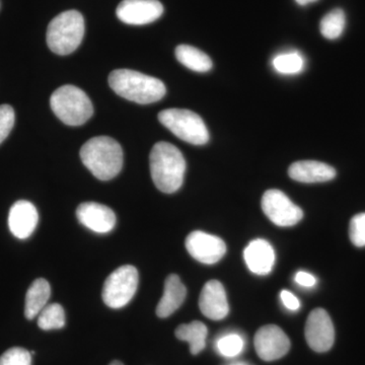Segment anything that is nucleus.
Masks as SVG:
<instances>
[{"instance_id": "a878e982", "label": "nucleus", "mask_w": 365, "mask_h": 365, "mask_svg": "<svg viewBox=\"0 0 365 365\" xmlns=\"http://www.w3.org/2000/svg\"><path fill=\"white\" fill-rule=\"evenodd\" d=\"M218 351L223 356L234 357L239 355L244 348V341L241 336L230 334L225 336L217 343Z\"/></svg>"}, {"instance_id": "423d86ee", "label": "nucleus", "mask_w": 365, "mask_h": 365, "mask_svg": "<svg viewBox=\"0 0 365 365\" xmlns=\"http://www.w3.org/2000/svg\"><path fill=\"white\" fill-rule=\"evenodd\" d=\"M158 120L178 138L186 143L203 145L209 141L208 129L202 118L190 110H163L158 114Z\"/></svg>"}, {"instance_id": "2f4dec72", "label": "nucleus", "mask_w": 365, "mask_h": 365, "mask_svg": "<svg viewBox=\"0 0 365 365\" xmlns=\"http://www.w3.org/2000/svg\"><path fill=\"white\" fill-rule=\"evenodd\" d=\"M109 365H124L121 361H118V360H115V361L111 362Z\"/></svg>"}, {"instance_id": "b1692460", "label": "nucleus", "mask_w": 365, "mask_h": 365, "mask_svg": "<svg viewBox=\"0 0 365 365\" xmlns=\"http://www.w3.org/2000/svg\"><path fill=\"white\" fill-rule=\"evenodd\" d=\"M272 66L278 73L292 76L302 71L304 67V59L299 52H284L274 57Z\"/></svg>"}, {"instance_id": "412c9836", "label": "nucleus", "mask_w": 365, "mask_h": 365, "mask_svg": "<svg viewBox=\"0 0 365 365\" xmlns=\"http://www.w3.org/2000/svg\"><path fill=\"white\" fill-rule=\"evenodd\" d=\"M178 61L190 71L207 72L212 68V60L206 53L189 45H180L176 48Z\"/></svg>"}, {"instance_id": "a211bd4d", "label": "nucleus", "mask_w": 365, "mask_h": 365, "mask_svg": "<svg viewBox=\"0 0 365 365\" xmlns=\"http://www.w3.org/2000/svg\"><path fill=\"white\" fill-rule=\"evenodd\" d=\"M187 289L179 276L170 274L165 281L163 295L157 307L158 318H168L182 306L186 299Z\"/></svg>"}, {"instance_id": "f8f14e48", "label": "nucleus", "mask_w": 365, "mask_h": 365, "mask_svg": "<svg viewBox=\"0 0 365 365\" xmlns=\"http://www.w3.org/2000/svg\"><path fill=\"white\" fill-rule=\"evenodd\" d=\"M163 6L158 0H123L116 9L118 19L127 25L143 26L158 20Z\"/></svg>"}, {"instance_id": "5701e85b", "label": "nucleus", "mask_w": 365, "mask_h": 365, "mask_svg": "<svg viewBox=\"0 0 365 365\" xmlns=\"http://www.w3.org/2000/svg\"><path fill=\"white\" fill-rule=\"evenodd\" d=\"M38 326L44 331L58 330L66 326V312L59 304L46 306L38 314Z\"/></svg>"}, {"instance_id": "f03ea898", "label": "nucleus", "mask_w": 365, "mask_h": 365, "mask_svg": "<svg viewBox=\"0 0 365 365\" xmlns=\"http://www.w3.org/2000/svg\"><path fill=\"white\" fill-rule=\"evenodd\" d=\"M79 155L91 174L102 181L114 179L123 167L121 145L109 136L93 137L83 144Z\"/></svg>"}, {"instance_id": "1a4fd4ad", "label": "nucleus", "mask_w": 365, "mask_h": 365, "mask_svg": "<svg viewBox=\"0 0 365 365\" xmlns=\"http://www.w3.org/2000/svg\"><path fill=\"white\" fill-rule=\"evenodd\" d=\"M306 339L309 347L316 352H327L332 348L335 329L325 309H314L307 317Z\"/></svg>"}, {"instance_id": "aec40b11", "label": "nucleus", "mask_w": 365, "mask_h": 365, "mask_svg": "<svg viewBox=\"0 0 365 365\" xmlns=\"http://www.w3.org/2000/svg\"><path fill=\"white\" fill-rule=\"evenodd\" d=\"M207 333V327L201 322L194 321L178 327L175 334L178 339L188 342L190 351L192 354L197 355L205 348Z\"/></svg>"}, {"instance_id": "20e7f679", "label": "nucleus", "mask_w": 365, "mask_h": 365, "mask_svg": "<svg viewBox=\"0 0 365 365\" xmlns=\"http://www.w3.org/2000/svg\"><path fill=\"white\" fill-rule=\"evenodd\" d=\"M85 36V20L78 11H67L55 16L47 29L48 47L58 55H68L78 49Z\"/></svg>"}, {"instance_id": "6ab92c4d", "label": "nucleus", "mask_w": 365, "mask_h": 365, "mask_svg": "<svg viewBox=\"0 0 365 365\" xmlns=\"http://www.w3.org/2000/svg\"><path fill=\"white\" fill-rule=\"evenodd\" d=\"M51 294L49 282L44 278L34 281L29 287L26 295L25 316L28 319H35L43 309L47 306Z\"/></svg>"}, {"instance_id": "c85d7f7f", "label": "nucleus", "mask_w": 365, "mask_h": 365, "mask_svg": "<svg viewBox=\"0 0 365 365\" xmlns=\"http://www.w3.org/2000/svg\"><path fill=\"white\" fill-rule=\"evenodd\" d=\"M280 297L283 304H284L288 309H290V311H297V309H299V300L295 295L292 294V292H287V290H282Z\"/></svg>"}, {"instance_id": "9b49d317", "label": "nucleus", "mask_w": 365, "mask_h": 365, "mask_svg": "<svg viewBox=\"0 0 365 365\" xmlns=\"http://www.w3.org/2000/svg\"><path fill=\"white\" fill-rule=\"evenodd\" d=\"M185 245L187 251L195 260L207 265L217 263L227 253L225 242L220 237L200 230L191 232L187 237Z\"/></svg>"}, {"instance_id": "7c9ffc66", "label": "nucleus", "mask_w": 365, "mask_h": 365, "mask_svg": "<svg viewBox=\"0 0 365 365\" xmlns=\"http://www.w3.org/2000/svg\"><path fill=\"white\" fill-rule=\"evenodd\" d=\"M317 1H319V0H295V2L302 6H307V4H314V2Z\"/></svg>"}, {"instance_id": "c756f323", "label": "nucleus", "mask_w": 365, "mask_h": 365, "mask_svg": "<svg viewBox=\"0 0 365 365\" xmlns=\"http://www.w3.org/2000/svg\"><path fill=\"white\" fill-rule=\"evenodd\" d=\"M295 281L304 287H313L316 285L317 279L312 274L299 271L295 275Z\"/></svg>"}, {"instance_id": "2eb2a0df", "label": "nucleus", "mask_w": 365, "mask_h": 365, "mask_svg": "<svg viewBox=\"0 0 365 365\" xmlns=\"http://www.w3.org/2000/svg\"><path fill=\"white\" fill-rule=\"evenodd\" d=\"M38 222L39 215L33 203L20 200L11 206L9 215V227L14 237L21 240L28 239L37 227Z\"/></svg>"}, {"instance_id": "4be33fe9", "label": "nucleus", "mask_w": 365, "mask_h": 365, "mask_svg": "<svg viewBox=\"0 0 365 365\" xmlns=\"http://www.w3.org/2000/svg\"><path fill=\"white\" fill-rule=\"evenodd\" d=\"M345 25L344 11L341 9H335L322 19L319 30L326 39L336 40L344 32Z\"/></svg>"}, {"instance_id": "ddd939ff", "label": "nucleus", "mask_w": 365, "mask_h": 365, "mask_svg": "<svg viewBox=\"0 0 365 365\" xmlns=\"http://www.w3.org/2000/svg\"><path fill=\"white\" fill-rule=\"evenodd\" d=\"M76 217L81 225L98 234H108L116 225L114 211L100 203H81L76 209Z\"/></svg>"}, {"instance_id": "bb28decb", "label": "nucleus", "mask_w": 365, "mask_h": 365, "mask_svg": "<svg viewBox=\"0 0 365 365\" xmlns=\"http://www.w3.org/2000/svg\"><path fill=\"white\" fill-rule=\"evenodd\" d=\"M349 237L354 246L365 247V212L353 216L349 225Z\"/></svg>"}, {"instance_id": "f257e3e1", "label": "nucleus", "mask_w": 365, "mask_h": 365, "mask_svg": "<svg viewBox=\"0 0 365 365\" xmlns=\"http://www.w3.org/2000/svg\"><path fill=\"white\" fill-rule=\"evenodd\" d=\"M150 174L157 188L172 194L181 188L186 173V160L181 151L169 143L155 144L150 155Z\"/></svg>"}, {"instance_id": "393cba45", "label": "nucleus", "mask_w": 365, "mask_h": 365, "mask_svg": "<svg viewBox=\"0 0 365 365\" xmlns=\"http://www.w3.org/2000/svg\"><path fill=\"white\" fill-rule=\"evenodd\" d=\"M0 365H32V354L25 348H11L0 356Z\"/></svg>"}, {"instance_id": "cd10ccee", "label": "nucleus", "mask_w": 365, "mask_h": 365, "mask_svg": "<svg viewBox=\"0 0 365 365\" xmlns=\"http://www.w3.org/2000/svg\"><path fill=\"white\" fill-rule=\"evenodd\" d=\"M14 110L9 105L0 106V144L6 140L14 126Z\"/></svg>"}, {"instance_id": "9d476101", "label": "nucleus", "mask_w": 365, "mask_h": 365, "mask_svg": "<svg viewBox=\"0 0 365 365\" xmlns=\"http://www.w3.org/2000/svg\"><path fill=\"white\" fill-rule=\"evenodd\" d=\"M254 343L257 354L265 361L279 359L290 349L289 338L275 325H266L259 329L255 335Z\"/></svg>"}, {"instance_id": "39448f33", "label": "nucleus", "mask_w": 365, "mask_h": 365, "mask_svg": "<svg viewBox=\"0 0 365 365\" xmlns=\"http://www.w3.org/2000/svg\"><path fill=\"white\" fill-rule=\"evenodd\" d=\"M53 113L60 121L68 126H81L91 119L93 107L88 96L74 86L57 88L50 98Z\"/></svg>"}, {"instance_id": "dca6fc26", "label": "nucleus", "mask_w": 365, "mask_h": 365, "mask_svg": "<svg viewBox=\"0 0 365 365\" xmlns=\"http://www.w3.org/2000/svg\"><path fill=\"white\" fill-rule=\"evenodd\" d=\"M244 258L250 270L258 275H266L275 264L272 246L265 240H255L245 249Z\"/></svg>"}, {"instance_id": "6e6552de", "label": "nucleus", "mask_w": 365, "mask_h": 365, "mask_svg": "<svg viewBox=\"0 0 365 365\" xmlns=\"http://www.w3.org/2000/svg\"><path fill=\"white\" fill-rule=\"evenodd\" d=\"M261 205L266 216L278 227H294L304 217L302 208L279 190L266 191L262 197Z\"/></svg>"}, {"instance_id": "0eeeda50", "label": "nucleus", "mask_w": 365, "mask_h": 365, "mask_svg": "<svg viewBox=\"0 0 365 365\" xmlns=\"http://www.w3.org/2000/svg\"><path fill=\"white\" fill-rule=\"evenodd\" d=\"M138 271L131 265L121 266L110 274L103 287V300L111 309H121L131 302L138 288Z\"/></svg>"}, {"instance_id": "f3484780", "label": "nucleus", "mask_w": 365, "mask_h": 365, "mask_svg": "<svg viewBox=\"0 0 365 365\" xmlns=\"http://www.w3.org/2000/svg\"><path fill=\"white\" fill-rule=\"evenodd\" d=\"M288 175L300 182H323L336 177V170L325 163L316 160L295 162L288 169Z\"/></svg>"}, {"instance_id": "7ed1b4c3", "label": "nucleus", "mask_w": 365, "mask_h": 365, "mask_svg": "<svg viewBox=\"0 0 365 365\" xmlns=\"http://www.w3.org/2000/svg\"><path fill=\"white\" fill-rule=\"evenodd\" d=\"M109 85L120 97L141 105L158 102L167 93L165 83L160 79L130 69L112 71Z\"/></svg>"}, {"instance_id": "4468645a", "label": "nucleus", "mask_w": 365, "mask_h": 365, "mask_svg": "<svg viewBox=\"0 0 365 365\" xmlns=\"http://www.w3.org/2000/svg\"><path fill=\"white\" fill-rule=\"evenodd\" d=\"M199 307L206 318L213 321H220L227 316L230 307L227 294L220 281L210 280L204 285L199 297Z\"/></svg>"}]
</instances>
